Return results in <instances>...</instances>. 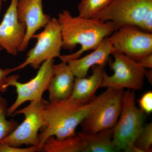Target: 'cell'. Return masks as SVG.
<instances>
[{
	"mask_svg": "<svg viewBox=\"0 0 152 152\" xmlns=\"http://www.w3.org/2000/svg\"><path fill=\"white\" fill-rule=\"evenodd\" d=\"M137 152L152 151V124L144 125L137 137L134 143Z\"/></svg>",
	"mask_w": 152,
	"mask_h": 152,
	"instance_id": "20",
	"label": "cell"
},
{
	"mask_svg": "<svg viewBox=\"0 0 152 152\" xmlns=\"http://www.w3.org/2000/svg\"><path fill=\"white\" fill-rule=\"evenodd\" d=\"M54 64V59L44 62L38 69L36 75L26 83L19 81V75L9 76L7 87L8 88L10 87L15 88L17 97L13 103L8 107V116L12 115L20 106L26 102H30L43 98L53 75Z\"/></svg>",
	"mask_w": 152,
	"mask_h": 152,
	"instance_id": "8",
	"label": "cell"
},
{
	"mask_svg": "<svg viewBox=\"0 0 152 152\" xmlns=\"http://www.w3.org/2000/svg\"><path fill=\"white\" fill-rule=\"evenodd\" d=\"M18 1L11 0L0 23V47L13 56L19 53L26 34V26L17 15Z\"/></svg>",
	"mask_w": 152,
	"mask_h": 152,
	"instance_id": "12",
	"label": "cell"
},
{
	"mask_svg": "<svg viewBox=\"0 0 152 152\" xmlns=\"http://www.w3.org/2000/svg\"><path fill=\"white\" fill-rule=\"evenodd\" d=\"M114 52L124 54L138 61L152 53V33L127 25L115 30L108 37Z\"/></svg>",
	"mask_w": 152,
	"mask_h": 152,
	"instance_id": "9",
	"label": "cell"
},
{
	"mask_svg": "<svg viewBox=\"0 0 152 152\" xmlns=\"http://www.w3.org/2000/svg\"><path fill=\"white\" fill-rule=\"evenodd\" d=\"M114 49L108 37L105 38L93 51L82 58L68 61L67 64L75 77H86L89 70L94 66L104 67Z\"/></svg>",
	"mask_w": 152,
	"mask_h": 152,
	"instance_id": "13",
	"label": "cell"
},
{
	"mask_svg": "<svg viewBox=\"0 0 152 152\" xmlns=\"http://www.w3.org/2000/svg\"><path fill=\"white\" fill-rule=\"evenodd\" d=\"M57 19L61 31L62 48L73 50L77 45L81 46L80 49L75 53L60 56L61 61L66 63L80 58L85 52L94 50L105 38L118 29L111 21L79 15L74 17L67 10L59 14Z\"/></svg>",
	"mask_w": 152,
	"mask_h": 152,
	"instance_id": "2",
	"label": "cell"
},
{
	"mask_svg": "<svg viewBox=\"0 0 152 152\" xmlns=\"http://www.w3.org/2000/svg\"><path fill=\"white\" fill-rule=\"evenodd\" d=\"M3 1H6L7 0H2Z\"/></svg>",
	"mask_w": 152,
	"mask_h": 152,
	"instance_id": "27",
	"label": "cell"
},
{
	"mask_svg": "<svg viewBox=\"0 0 152 152\" xmlns=\"http://www.w3.org/2000/svg\"><path fill=\"white\" fill-rule=\"evenodd\" d=\"M8 108L7 100L0 94V143L18 125L15 120L7 118Z\"/></svg>",
	"mask_w": 152,
	"mask_h": 152,
	"instance_id": "19",
	"label": "cell"
},
{
	"mask_svg": "<svg viewBox=\"0 0 152 152\" xmlns=\"http://www.w3.org/2000/svg\"><path fill=\"white\" fill-rule=\"evenodd\" d=\"M140 108L145 113L150 114L152 112V92L148 91L145 93L138 102Z\"/></svg>",
	"mask_w": 152,
	"mask_h": 152,
	"instance_id": "21",
	"label": "cell"
},
{
	"mask_svg": "<svg viewBox=\"0 0 152 152\" xmlns=\"http://www.w3.org/2000/svg\"><path fill=\"white\" fill-rule=\"evenodd\" d=\"M145 121V113L136 105L134 91H124L121 114L113 128V142L118 152H137L134 143Z\"/></svg>",
	"mask_w": 152,
	"mask_h": 152,
	"instance_id": "3",
	"label": "cell"
},
{
	"mask_svg": "<svg viewBox=\"0 0 152 152\" xmlns=\"http://www.w3.org/2000/svg\"><path fill=\"white\" fill-rule=\"evenodd\" d=\"M2 0H0V13L1 11L2 6Z\"/></svg>",
	"mask_w": 152,
	"mask_h": 152,
	"instance_id": "25",
	"label": "cell"
},
{
	"mask_svg": "<svg viewBox=\"0 0 152 152\" xmlns=\"http://www.w3.org/2000/svg\"><path fill=\"white\" fill-rule=\"evenodd\" d=\"M17 12L19 20L26 26L24 39L19 52L27 49L37 32L44 28L51 18L44 13L42 0H18Z\"/></svg>",
	"mask_w": 152,
	"mask_h": 152,
	"instance_id": "11",
	"label": "cell"
},
{
	"mask_svg": "<svg viewBox=\"0 0 152 152\" xmlns=\"http://www.w3.org/2000/svg\"><path fill=\"white\" fill-rule=\"evenodd\" d=\"M112 55L114 61L110 65L114 73L109 76L104 71L101 87L116 90H141L146 77V69L122 53L114 52Z\"/></svg>",
	"mask_w": 152,
	"mask_h": 152,
	"instance_id": "7",
	"label": "cell"
},
{
	"mask_svg": "<svg viewBox=\"0 0 152 152\" xmlns=\"http://www.w3.org/2000/svg\"><path fill=\"white\" fill-rule=\"evenodd\" d=\"M83 143L77 134L65 138L57 139L53 136L47 139L40 151L44 152H82Z\"/></svg>",
	"mask_w": 152,
	"mask_h": 152,
	"instance_id": "17",
	"label": "cell"
},
{
	"mask_svg": "<svg viewBox=\"0 0 152 152\" xmlns=\"http://www.w3.org/2000/svg\"><path fill=\"white\" fill-rule=\"evenodd\" d=\"M137 62L145 69H152V53L145 56Z\"/></svg>",
	"mask_w": 152,
	"mask_h": 152,
	"instance_id": "24",
	"label": "cell"
},
{
	"mask_svg": "<svg viewBox=\"0 0 152 152\" xmlns=\"http://www.w3.org/2000/svg\"><path fill=\"white\" fill-rule=\"evenodd\" d=\"M48 102L42 98L30 102L25 107L15 111L13 116L22 114L24 119L1 142L15 147H39V131L45 125V109Z\"/></svg>",
	"mask_w": 152,
	"mask_h": 152,
	"instance_id": "5",
	"label": "cell"
},
{
	"mask_svg": "<svg viewBox=\"0 0 152 152\" xmlns=\"http://www.w3.org/2000/svg\"><path fill=\"white\" fill-rule=\"evenodd\" d=\"M39 152L38 146H29L26 148L13 146L8 144L0 143V152Z\"/></svg>",
	"mask_w": 152,
	"mask_h": 152,
	"instance_id": "22",
	"label": "cell"
},
{
	"mask_svg": "<svg viewBox=\"0 0 152 152\" xmlns=\"http://www.w3.org/2000/svg\"><path fill=\"white\" fill-rule=\"evenodd\" d=\"M3 49L2 48H1V47H0V53H1V51Z\"/></svg>",
	"mask_w": 152,
	"mask_h": 152,
	"instance_id": "26",
	"label": "cell"
},
{
	"mask_svg": "<svg viewBox=\"0 0 152 152\" xmlns=\"http://www.w3.org/2000/svg\"><path fill=\"white\" fill-rule=\"evenodd\" d=\"M15 72L14 68L1 69L0 68V93H5L7 91V82L9 76Z\"/></svg>",
	"mask_w": 152,
	"mask_h": 152,
	"instance_id": "23",
	"label": "cell"
},
{
	"mask_svg": "<svg viewBox=\"0 0 152 152\" xmlns=\"http://www.w3.org/2000/svg\"><path fill=\"white\" fill-rule=\"evenodd\" d=\"M111 88L91 101L83 103L70 97L49 101L45 109V125L39 134V149L50 137L65 138L75 134L79 125L108 96Z\"/></svg>",
	"mask_w": 152,
	"mask_h": 152,
	"instance_id": "1",
	"label": "cell"
},
{
	"mask_svg": "<svg viewBox=\"0 0 152 152\" xmlns=\"http://www.w3.org/2000/svg\"><path fill=\"white\" fill-rule=\"evenodd\" d=\"M33 38L37 40L36 45L28 52L25 61L14 68L15 72L29 66L37 69L47 60L54 59L61 56L62 38L57 18H51L43 30L36 34Z\"/></svg>",
	"mask_w": 152,
	"mask_h": 152,
	"instance_id": "6",
	"label": "cell"
},
{
	"mask_svg": "<svg viewBox=\"0 0 152 152\" xmlns=\"http://www.w3.org/2000/svg\"><path fill=\"white\" fill-rule=\"evenodd\" d=\"M75 77L67 63L54 64L53 75L48 91L49 101L60 100L70 96Z\"/></svg>",
	"mask_w": 152,
	"mask_h": 152,
	"instance_id": "14",
	"label": "cell"
},
{
	"mask_svg": "<svg viewBox=\"0 0 152 152\" xmlns=\"http://www.w3.org/2000/svg\"><path fill=\"white\" fill-rule=\"evenodd\" d=\"M94 18L113 22L118 29L134 25L152 33V0H113Z\"/></svg>",
	"mask_w": 152,
	"mask_h": 152,
	"instance_id": "4",
	"label": "cell"
},
{
	"mask_svg": "<svg viewBox=\"0 0 152 152\" xmlns=\"http://www.w3.org/2000/svg\"><path fill=\"white\" fill-rule=\"evenodd\" d=\"M124 92L111 88L107 97L82 122V132L94 133L113 129L121 114Z\"/></svg>",
	"mask_w": 152,
	"mask_h": 152,
	"instance_id": "10",
	"label": "cell"
},
{
	"mask_svg": "<svg viewBox=\"0 0 152 152\" xmlns=\"http://www.w3.org/2000/svg\"><path fill=\"white\" fill-rule=\"evenodd\" d=\"M83 143L82 152H118L113 142V128L94 133H77Z\"/></svg>",
	"mask_w": 152,
	"mask_h": 152,
	"instance_id": "16",
	"label": "cell"
},
{
	"mask_svg": "<svg viewBox=\"0 0 152 152\" xmlns=\"http://www.w3.org/2000/svg\"><path fill=\"white\" fill-rule=\"evenodd\" d=\"M113 0H81L78 6L79 15L87 18H94L110 5Z\"/></svg>",
	"mask_w": 152,
	"mask_h": 152,
	"instance_id": "18",
	"label": "cell"
},
{
	"mask_svg": "<svg viewBox=\"0 0 152 152\" xmlns=\"http://www.w3.org/2000/svg\"><path fill=\"white\" fill-rule=\"evenodd\" d=\"M90 77H75L70 97L83 103L88 102L95 97V94L101 88L104 72V67L94 66L91 68Z\"/></svg>",
	"mask_w": 152,
	"mask_h": 152,
	"instance_id": "15",
	"label": "cell"
}]
</instances>
